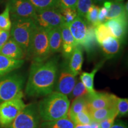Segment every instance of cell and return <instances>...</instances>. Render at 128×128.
<instances>
[{
    "label": "cell",
    "mask_w": 128,
    "mask_h": 128,
    "mask_svg": "<svg viewBox=\"0 0 128 128\" xmlns=\"http://www.w3.org/2000/svg\"><path fill=\"white\" fill-rule=\"evenodd\" d=\"M59 69L56 58L33 62L26 86V94L29 97H44L54 92Z\"/></svg>",
    "instance_id": "6da1fadb"
},
{
    "label": "cell",
    "mask_w": 128,
    "mask_h": 128,
    "mask_svg": "<svg viewBox=\"0 0 128 128\" xmlns=\"http://www.w3.org/2000/svg\"><path fill=\"white\" fill-rule=\"evenodd\" d=\"M70 101L67 96L54 92L37 104L38 113L43 121H51L68 118Z\"/></svg>",
    "instance_id": "7a4b0ae2"
},
{
    "label": "cell",
    "mask_w": 128,
    "mask_h": 128,
    "mask_svg": "<svg viewBox=\"0 0 128 128\" xmlns=\"http://www.w3.org/2000/svg\"><path fill=\"white\" fill-rule=\"evenodd\" d=\"M36 27L33 19L12 18L10 38L18 44L28 58H30L32 40Z\"/></svg>",
    "instance_id": "3957f363"
},
{
    "label": "cell",
    "mask_w": 128,
    "mask_h": 128,
    "mask_svg": "<svg viewBox=\"0 0 128 128\" xmlns=\"http://www.w3.org/2000/svg\"><path fill=\"white\" fill-rule=\"evenodd\" d=\"M24 77L20 74L12 72L0 77V103L23 97Z\"/></svg>",
    "instance_id": "277c9868"
},
{
    "label": "cell",
    "mask_w": 128,
    "mask_h": 128,
    "mask_svg": "<svg viewBox=\"0 0 128 128\" xmlns=\"http://www.w3.org/2000/svg\"><path fill=\"white\" fill-rule=\"evenodd\" d=\"M49 30L37 26L32 40L30 58L33 62H40L49 59L51 55L49 44Z\"/></svg>",
    "instance_id": "5b68a950"
},
{
    "label": "cell",
    "mask_w": 128,
    "mask_h": 128,
    "mask_svg": "<svg viewBox=\"0 0 128 128\" xmlns=\"http://www.w3.org/2000/svg\"><path fill=\"white\" fill-rule=\"evenodd\" d=\"M40 120L37 104L30 103L26 105L14 121L6 128H39Z\"/></svg>",
    "instance_id": "8992f818"
},
{
    "label": "cell",
    "mask_w": 128,
    "mask_h": 128,
    "mask_svg": "<svg viewBox=\"0 0 128 128\" xmlns=\"http://www.w3.org/2000/svg\"><path fill=\"white\" fill-rule=\"evenodd\" d=\"M26 105L23 97H18L0 103V128L8 127L23 110Z\"/></svg>",
    "instance_id": "52a82bcc"
},
{
    "label": "cell",
    "mask_w": 128,
    "mask_h": 128,
    "mask_svg": "<svg viewBox=\"0 0 128 128\" xmlns=\"http://www.w3.org/2000/svg\"><path fill=\"white\" fill-rule=\"evenodd\" d=\"M76 76L74 75L68 66V60H65L61 65H59L58 72L54 90L68 97L76 85Z\"/></svg>",
    "instance_id": "ba28073f"
},
{
    "label": "cell",
    "mask_w": 128,
    "mask_h": 128,
    "mask_svg": "<svg viewBox=\"0 0 128 128\" xmlns=\"http://www.w3.org/2000/svg\"><path fill=\"white\" fill-rule=\"evenodd\" d=\"M33 20L37 26L48 30L60 28L64 24L63 18L60 8L36 11Z\"/></svg>",
    "instance_id": "9c48e42d"
},
{
    "label": "cell",
    "mask_w": 128,
    "mask_h": 128,
    "mask_svg": "<svg viewBox=\"0 0 128 128\" xmlns=\"http://www.w3.org/2000/svg\"><path fill=\"white\" fill-rule=\"evenodd\" d=\"M116 96L107 92H95L85 96L88 111L99 108L116 107Z\"/></svg>",
    "instance_id": "30bf717a"
},
{
    "label": "cell",
    "mask_w": 128,
    "mask_h": 128,
    "mask_svg": "<svg viewBox=\"0 0 128 128\" xmlns=\"http://www.w3.org/2000/svg\"><path fill=\"white\" fill-rule=\"evenodd\" d=\"M12 18L34 19L36 10L28 0H7Z\"/></svg>",
    "instance_id": "8fae6325"
},
{
    "label": "cell",
    "mask_w": 128,
    "mask_h": 128,
    "mask_svg": "<svg viewBox=\"0 0 128 128\" xmlns=\"http://www.w3.org/2000/svg\"><path fill=\"white\" fill-rule=\"evenodd\" d=\"M111 32L112 36L123 43L128 34V18L119 17L104 22Z\"/></svg>",
    "instance_id": "7c38bea8"
},
{
    "label": "cell",
    "mask_w": 128,
    "mask_h": 128,
    "mask_svg": "<svg viewBox=\"0 0 128 128\" xmlns=\"http://www.w3.org/2000/svg\"><path fill=\"white\" fill-rule=\"evenodd\" d=\"M68 26L76 44L81 46L87 34L88 28V24L85 19L77 16Z\"/></svg>",
    "instance_id": "4fadbf2b"
},
{
    "label": "cell",
    "mask_w": 128,
    "mask_h": 128,
    "mask_svg": "<svg viewBox=\"0 0 128 128\" xmlns=\"http://www.w3.org/2000/svg\"><path fill=\"white\" fill-rule=\"evenodd\" d=\"M62 35V55L65 60H68L75 48L77 46L72 35L69 29L68 25L63 24L60 26Z\"/></svg>",
    "instance_id": "5bb4252c"
},
{
    "label": "cell",
    "mask_w": 128,
    "mask_h": 128,
    "mask_svg": "<svg viewBox=\"0 0 128 128\" xmlns=\"http://www.w3.org/2000/svg\"><path fill=\"white\" fill-rule=\"evenodd\" d=\"M0 54L15 60H24L26 58L22 48L12 38H10L0 50Z\"/></svg>",
    "instance_id": "9a60e30c"
},
{
    "label": "cell",
    "mask_w": 128,
    "mask_h": 128,
    "mask_svg": "<svg viewBox=\"0 0 128 128\" xmlns=\"http://www.w3.org/2000/svg\"><path fill=\"white\" fill-rule=\"evenodd\" d=\"M84 57H83L82 47L77 45L75 48L73 52L68 60V66L72 73L77 76L82 71V66Z\"/></svg>",
    "instance_id": "2e32d148"
},
{
    "label": "cell",
    "mask_w": 128,
    "mask_h": 128,
    "mask_svg": "<svg viewBox=\"0 0 128 128\" xmlns=\"http://www.w3.org/2000/svg\"><path fill=\"white\" fill-rule=\"evenodd\" d=\"M122 44L120 41L113 37H110L100 44L101 49L106 59L116 57L120 52Z\"/></svg>",
    "instance_id": "e0dca14e"
},
{
    "label": "cell",
    "mask_w": 128,
    "mask_h": 128,
    "mask_svg": "<svg viewBox=\"0 0 128 128\" xmlns=\"http://www.w3.org/2000/svg\"><path fill=\"white\" fill-rule=\"evenodd\" d=\"M24 60H15L0 54V77L18 70L23 66Z\"/></svg>",
    "instance_id": "ac0fdd59"
},
{
    "label": "cell",
    "mask_w": 128,
    "mask_h": 128,
    "mask_svg": "<svg viewBox=\"0 0 128 128\" xmlns=\"http://www.w3.org/2000/svg\"><path fill=\"white\" fill-rule=\"evenodd\" d=\"M50 54H56L62 50V35L60 28L51 29L48 33Z\"/></svg>",
    "instance_id": "d6986e66"
},
{
    "label": "cell",
    "mask_w": 128,
    "mask_h": 128,
    "mask_svg": "<svg viewBox=\"0 0 128 128\" xmlns=\"http://www.w3.org/2000/svg\"><path fill=\"white\" fill-rule=\"evenodd\" d=\"M104 61L101 62L100 63L97 64L93 70L90 72H82L80 76V80L81 81L83 85L87 89L88 93L95 92L94 90V78L96 73L98 72L100 68L103 66Z\"/></svg>",
    "instance_id": "ffe728a7"
},
{
    "label": "cell",
    "mask_w": 128,
    "mask_h": 128,
    "mask_svg": "<svg viewBox=\"0 0 128 128\" xmlns=\"http://www.w3.org/2000/svg\"><path fill=\"white\" fill-rule=\"evenodd\" d=\"M95 27L88 24L87 34L81 46H83L87 54H92L97 47V42L95 36Z\"/></svg>",
    "instance_id": "44dd1931"
},
{
    "label": "cell",
    "mask_w": 128,
    "mask_h": 128,
    "mask_svg": "<svg viewBox=\"0 0 128 128\" xmlns=\"http://www.w3.org/2000/svg\"><path fill=\"white\" fill-rule=\"evenodd\" d=\"M119 17L128 18V12L124 8V4L123 2H116L114 1H112L111 7L108 10L106 21Z\"/></svg>",
    "instance_id": "7402d4cb"
},
{
    "label": "cell",
    "mask_w": 128,
    "mask_h": 128,
    "mask_svg": "<svg viewBox=\"0 0 128 128\" xmlns=\"http://www.w3.org/2000/svg\"><path fill=\"white\" fill-rule=\"evenodd\" d=\"M88 112L92 121L97 123L103 120L112 115L117 114L116 107L99 108Z\"/></svg>",
    "instance_id": "603a6c76"
},
{
    "label": "cell",
    "mask_w": 128,
    "mask_h": 128,
    "mask_svg": "<svg viewBox=\"0 0 128 128\" xmlns=\"http://www.w3.org/2000/svg\"><path fill=\"white\" fill-rule=\"evenodd\" d=\"M75 124L69 118L51 121H43L39 128H74Z\"/></svg>",
    "instance_id": "cb8c5ba5"
},
{
    "label": "cell",
    "mask_w": 128,
    "mask_h": 128,
    "mask_svg": "<svg viewBox=\"0 0 128 128\" xmlns=\"http://www.w3.org/2000/svg\"><path fill=\"white\" fill-rule=\"evenodd\" d=\"M36 11L46 9L60 8V0H28Z\"/></svg>",
    "instance_id": "d4e9b609"
},
{
    "label": "cell",
    "mask_w": 128,
    "mask_h": 128,
    "mask_svg": "<svg viewBox=\"0 0 128 128\" xmlns=\"http://www.w3.org/2000/svg\"><path fill=\"white\" fill-rule=\"evenodd\" d=\"M85 110H87L85 96L73 99L69 108L68 118L71 120L76 114Z\"/></svg>",
    "instance_id": "484cf974"
},
{
    "label": "cell",
    "mask_w": 128,
    "mask_h": 128,
    "mask_svg": "<svg viewBox=\"0 0 128 128\" xmlns=\"http://www.w3.org/2000/svg\"><path fill=\"white\" fill-rule=\"evenodd\" d=\"M94 30L96 40L99 45H100L106 40L108 39L110 37L112 36L110 30L104 23H100L96 26L94 28Z\"/></svg>",
    "instance_id": "4316f807"
},
{
    "label": "cell",
    "mask_w": 128,
    "mask_h": 128,
    "mask_svg": "<svg viewBox=\"0 0 128 128\" xmlns=\"http://www.w3.org/2000/svg\"><path fill=\"white\" fill-rule=\"evenodd\" d=\"M99 8H100L96 4H92L89 8L84 18L88 24L96 27V26L100 24L98 20Z\"/></svg>",
    "instance_id": "83f0119b"
},
{
    "label": "cell",
    "mask_w": 128,
    "mask_h": 128,
    "mask_svg": "<svg viewBox=\"0 0 128 128\" xmlns=\"http://www.w3.org/2000/svg\"><path fill=\"white\" fill-rule=\"evenodd\" d=\"M12 20L10 18L9 7L7 4L2 13L0 14V30L10 31Z\"/></svg>",
    "instance_id": "f1b7e54d"
},
{
    "label": "cell",
    "mask_w": 128,
    "mask_h": 128,
    "mask_svg": "<svg viewBox=\"0 0 128 128\" xmlns=\"http://www.w3.org/2000/svg\"><path fill=\"white\" fill-rule=\"evenodd\" d=\"M116 108L118 117L127 116L128 113V99L127 98H120L116 97Z\"/></svg>",
    "instance_id": "f546056e"
},
{
    "label": "cell",
    "mask_w": 128,
    "mask_h": 128,
    "mask_svg": "<svg viewBox=\"0 0 128 128\" xmlns=\"http://www.w3.org/2000/svg\"><path fill=\"white\" fill-rule=\"evenodd\" d=\"M71 120L75 124H90L93 122L87 110L78 113Z\"/></svg>",
    "instance_id": "4dcf8cb0"
},
{
    "label": "cell",
    "mask_w": 128,
    "mask_h": 128,
    "mask_svg": "<svg viewBox=\"0 0 128 128\" xmlns=\"http://www.w3.org/2000/svg\"><path fill=\"white\" fill-rule=\"evenodd\" d=\"M92 4H94L92 0H77L76 11L78 16L84 18L87 11Z\"/></svg>",
    "instance_id": "1f68e13d"
},
{
    "label": "cell",
    "mask_w": 128,
    "mask_h": 128,
    "mask_svg": "<svg viewBox=\"0 0 128 128\" xmlns=\"http://www.w3.org/2000/svg\"><path fill=\"white\" fill-rule=\"evenodd\" d=\"M60 12L63 18L64 23L68 26L78 16L76 10L71 8H60Z\"/></svg>",
    "instance_id": "d6a6232c"
},
{
    "label": "cell",
    "mask_w": 128,
    "mask_h": 128,
    "mask_svg": "<svg viewBox=\"0 0 128 128\" xmlns=\"http://www.w3.org/2000/svg\"><path fill=\"white\" fill-rule=\"evenodd\" d=\"M88 93V92L87 89L86 88V87L81 82V81L79 80V81H76L74 87L71 94H70L68 97H70V99H74L77 98V97L86 96Z\"/></svg>",
    "instance_id": "836d02e7"
},
{
    "label": "cell",
    "mask_w": 128,
    "mask_h": 128,
    "mask_svg": "<svg viewBox=\"0 0 128 128\" xmlns=\"http://www.w3.org/2000/svg\"><path fill=\"white\" fill-rule=\"evenodd\" d=\"M117 117H118L117 114L112 115V116L108 117L103 120L98 122L99 126L100 128H110L114 124V122L116 121Z\"/></svg>",
    "instance_id": "e575fe53"
},
{
    "label": "cell",
    "mask_w": 128,
    "mask_h": 128,
    "mask_svg": "<svg viewBox=\"0 0 128 128\" xmlns=\"http://www.w3.org/2000/svg\"><path fill=\"white\" fill-rule=\"evenodd\" d=\"M77 0H60V8H71L76 10Z\"/></svg>",
    "instance_id": "d590c367"
},
{
    "label": "cell",
    "mask_w": 128,
    "mask_h": 128,
    "mask_svg": "<svg viewBox=\"0 0 128 128\" xmlns=\"http://www.w3.org/2000/svg\"><path fill=\"white\" fill-rule=\"evenodd\" d=\"M10 38V31L0 30V50Z\"/></svg>",
    "instance_id": "8d00e7d4"
},
{
    "label": "cell",
    "mask_w": 128,
    "mask_h": 128,
    "mask_svg": "<svg viewBox=\"0 0 128 128\" xmlns=\"http://www.w3.org/2000/svg\"><path fill=\"white\" fill-rule=\"evenodd\" d=\"M108 10L104 7H102L99 8L98 20L100 23H103L106 21L107 14H108Z\"/></svg>",
    "instance_id": "74e56055"
},
{
    "label": "cell",
    "mask_w": 128,
    "mask_h": 128,
    "mask_svg": "<svg viewBox=\"0 0 128 128\" xmlns=\"http://www.w3.org/2000/svg\"><path fill=\"white\" fill-rule=\"evenodd\" d=\"M110 128H128L127 124L123 121L117 120L115 121L114 124Z\"/></svg>",
    "instance_id": "f35d334b"
},
{
    "label": "cell",
    "mask_w": 128,
    "mask_h": 128,
    "mask_svg": "<svg viewBox=\"0 0 128 128\" xmlns=\"http://www.w3.org/2000/svg\"><path fill=\"white\" fill-rule=\"evenodd\" d=\"M111 4H112V1H105L103 3V7L106 8L107 10H108V11L109 10V8L111 7Z\"/></svg>",
    "instance_id": "ab89813d"
},
{
    "label": "cell",
    "mask_w": 128,
    "mask_h": 128,
    "mask_svg": "<svg viewBox=\"0 0 128 128\" xmlns=\"http://www.w3.org/2000/svg\"><path fill=\"white\" fill-rule=\"evenodd\" d=\"M74 128H90V124H75Z\"/></svg>",
    "instance_id": "60d3db41"
},
{
    "label": "cell",
    "mask_w": 128,
    "mask_h": 128,
    "mask_svg": "<svg viewBox=\"0 0 128 128\" xmlns=\"http://www.w3.org/2000/svg\"><path fill=\"white\" fill-rule=\"evenodd\" d=\"M93 1V3L94 4H98V5H102L103 4V3L105 1H108V0H92Z\"/></svg>",
    "instance_id": "b9f144b4"
},
{
    "label": "cell",
    "mask_w": 128,
    "mask_h": 128,
    "mask_svg": "<svg viewBox=\"0 0 128 128\" xmlns=\"http://www.w3.org/2000/svg\"><path fill=\"white\" fill-rule=\"evenodd\" d=\"M90 128H100L99 126L98 123L96 122H92L90 124Z\"/></svg>",
    "instance_id": "7bdbcfd3"
},
{
    "label": "cell",
    "mask_w": 128,
    "mask_h": 128,
    "mask_svg": "<svg viewBox=\"0 0 128 128\" xmlns=\"http://www.w3.org/2000/svg\"><path fill=\"white\" fill-rule=\"evenodd\" d=\"M114 1H116V2H122L124 1V0H114Z\"/></svg>",
    "instance_id": "ee69618b"
}]
</instances>
